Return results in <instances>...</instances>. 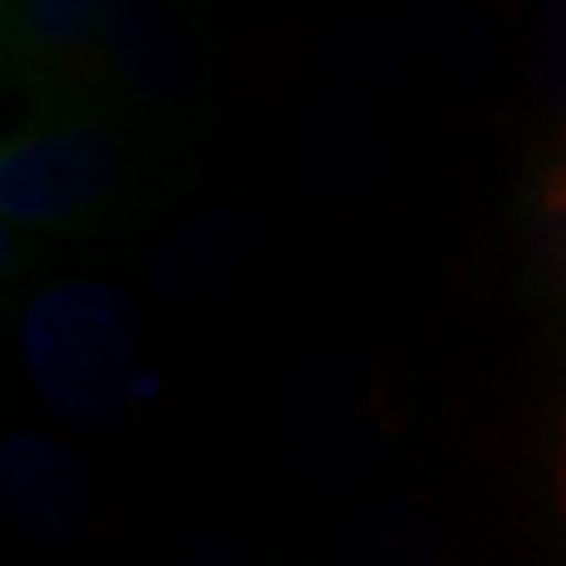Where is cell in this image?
<instances>
[{
	"mask_svg": "<svg viewBox=\"0 0 566 566\" xmlns=\"http://www.w3.org/2000/svg\"><path fill=\"white\" fill-rule=\"evenodd\" d=\"M147 324L130 294L105 282L42 290L21 319V357L42 403L72 428L118 424L147 399Z\"/></svg>",
	"mask_w": 566,
	"mask_h": 566,
	"instance_id": "cell-1",
	"label": "cell"
},
{
	"mask_svg": "<svg viewBox=\"0 0 566 566\" xmlns=\"http://www.w3.org/2000/svg\"><path fill=\"white\" fill-rule=\"evenodd\" d=\"M130 177V143L102 88L42 97L0 151V210L25 231H84Z\"/></svg>",
	"mask_w": 566,
	"mask_h": 566,
	"instance_id": "cell-2",
	"label": "cell"
},
{
	"mask_svg": "<svg viewBox=\"0 0 566 566\" xmlns=\"http://www.w3.org/2000/svg\"><path fill=\"white\" fill-rule=\"evenodd\" d=\"M114 4L93 0H21L4 4V55L18 84L42 102L102 88ZM105 93V88H102Z\"/></svg>",
	"mask_w": 566,
	"mask_h": 566,
	"instance_id": "cell-3",
	"label": "cell"
},
{
	"mask_svg": "<svg viewBox=\"0 0 566 566\" xmlns=\"http://www.w3.org/2000/svg\"><path fill=\"white\" fill-rule=\"evenodd\" d=\"M0 486L13 525L39 542H67L88 525V507H93L88 470L72 449L51 437L39 432L9 437L0 453Z\"/></svg>",
	"mask_w": 566,
	"mask_h": 566,
	"instance_id": "cell-4",
	"label": "cell"
},
{
	"mask_svg": "<svg viewBox=\"0 0 566 566\" xmlns=\"http://www.w3.org/2000/svg\"><path fill=\"white\" fill-rule=\"evenodd\" d=\"M105 72L147 105H181L198 88V51L177 21L147 4H114Z\"/></svg>",
	"mask_w": 566,
	"mask_h": 566,
	"instance_id": "cell-5",
	"label": "cell"
},
{
	"mask_svg": "<svg viewBox=\"0 0 566 566\" xmlns=\"http://www.w3.org/2000/svg\"><path fill=\"white\" fill-rule=\"evenodd\" d=\"M243 231L235 219L202 214V223L185 227L160 256V285L164 290H198V264H210L214 282H223L227 269L240 261Z\"/></svg>",
	"mask_w": 566,
	"mask_h": 566,
	"instance_id": "cell-6",
	"label": "cell"
},
{
	"mask_svg": "<svg viewBox=\"0 0 566 566\" xmlns=\"http://www.w3.org/2000/svg\"><path fill=\"white\" fill-rule=\"evenodd\" d=\"M537 63H542V81H546L549 102L566 109V4H558V9L542 21Z\"/></svg>",
	"mask_w": 566,
	"mask_h": 566,
	"instance_id": "cell-7",
	"label": "cell"
},
{
	"mask_svg": "<svg viewBox=\"0 0 566 566\" xmlns=\"http://www.w3.org/2000/svg\"><path fill=\"white\" fill-rule=\"evenodd\" d=\"M185 566H256V563H248V554H243L235 542H227V537H210L206 546L189 549V563Z\"/></svg>",
	"mask_w": 566,
	"mask_h": 566,
	"instance_id": "cell-8",
	"label": "cell"
},
{
	"mask_svg": "<svg viewBox=\"0 0 566 566\" xmlns=\"http://www.w3.org/2000/svg\"><path fill=\"white\" fill-rule=\"evenodd\" d=\"M554 479H558V504L566 512V416H563V428H558V465H554Z\"/></svg>",
	"mask_w": 566,
	"mask_h": 566,
	"instance_id": "cell-9",
	"label": "cell"
}]
</instances>
